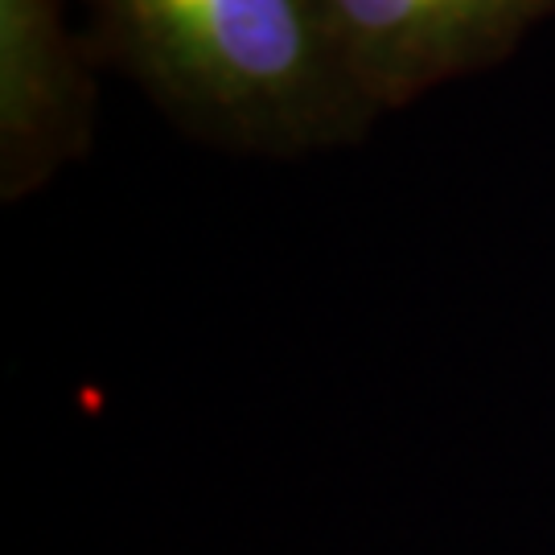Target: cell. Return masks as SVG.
Wrapping results in <instances>:
<instances>
[{
  "mask_svg": "<svg viewBox=\"0 0 555 555\" xmlns=\"http://www.w3.org/2000/svg\"><path fill=\"white\" fill-rule=\"evenodd\" d=\"M103 70L181 137L259 160L358 144L378 107L321 0H75Z\"/></svg>",
  "mask_w": 555,
  "mask_h": 555,
  "instance_id": "6da1fadb",
  "label": "cell"
},
{
  "mask_svg": "<svg viewBox=\"0 0 555 555\" xmlns=\"http://www.w3.org/2000/svg\"><path fill=\"white\" fill-rule=\"evenodd\" d=\"M100 59L75 0H0V202L41 194L91 153Z\"/></svg>",
  "mask_w": 555,
  "mask_h": 555,
  "instance_id": "7a4b0ae2",
  "label": "cell"
},
{
  "mask_svg": "<svg viewBox=\"0 0 555 555\" xmlns=\"http://www.w3.org/2000/svg\"><path fill=\"white\" fill-rule=\"evenodd\" d=\"M378 116L515 59L555 0H321Z\"/></svg>",
  "mask_w": 555,
  "mask_h": 555,
  "instance_id": "3957f363",
  "label": "cell"
}]
</instances>
